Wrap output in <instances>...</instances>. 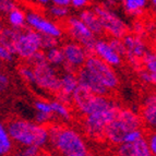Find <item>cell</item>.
<instances>
[{
	"label": "cell",
	"instance_id": "30bf717a",
	"mask_svg": "<svg viewBox=\"0 0 156 156\" xmlns=\"http://www.w3.org/2000/svg\"><path fill=\"white\" fill-rule=\"evenodd\" d=\"M123 42L127 47V58L129 65L133 70L141 71L143 69L142 58L147 51V47L144 42V37H141L136 34H127L123 37Z\"/></svg>",
	"mask_w": 156,
	"mask_h": 156
},
{
	"label": "cell",
	"instance_id": "7402d4cb",
	"mask_svg": "<svg viewBox=\"0 0 156 156\" xmlns=\"http://www.w3.org/2000/svg\"><path fill=\"white\" fill-rule=\"evenodd\" d=\"M7 19H8V23L11 27L16 30H23L26 23V14L21 10V9L16 8V10L11 11L9 14H7Z\"/></svg>",
	"mask_w": 156,
	"mask_h": 156
},
{
	"label": "cell",
	"instance_id": "d4e9b609",
	"mask_svg": "<svg viewBox=\"0 0 156 156\" xmlns=\"http://www.w3.org/2000/svg\"><path fill=\"white\" fill-rule=\"evenodd\" d=\"M19 74L25 82L30 84H35V71L30 65H23L19 67Z\"/></svg>",
	"mask_w": 156,
	"mask_h": 156
},
{
	"label": "cell",
	"instance_id": "d6a6232c",
	"mask_svg": "<svg viewBox=\"0 0 156 156\" xmlns=\"http://www.w3.org/2000/svg\"><path fill=\"white\" fill-rule=\"evenodd\" d=\"M34 107L36 112H44V114H48V115H52V107H51V103L50 101H44V99H38V101H35L34 103Z\"/></svg>",
	"mask_w": 156,
	"mask_h": 156
},
{
	"label": "cell",
	"instance_id": "681fc988",
	"mask_svg": "<svg viewBox=\"0 0 156 156\" xmlns=\"http://www.w3.org/2000/svg\"><path fill=\"white\" fill-rule=\"evenodd\" d=\"M89 156H92V155H91V154H90V155H89Z\"/></svg>",
	"mask_w": 156,
	"mask_h": 156
},
{
	"label": "cell",
	"instance_id": "9c48e42d",
	"mask_svg": "<svg viewBox=\"0 0 156 156\" xmlns=\"http://www.w3.org/2000/svg\"><path fill=\"white\" fill-rule=\"evenodd\" d=\"M42 49V34L27 26L26 30H21L16 43V56L27 60L35 52Z\"/></svg>",
	"mask_w": 156,
	"mask_h": 156
},
{
	"label": "cell",
	"instance_id": "f1b7e54d",
	"mask_svg": "<svg viewBox=\"0 0 156 156\" xmlns=\"http://www.w3.org/2000/svg\"><path fill=\"white\" fill-rule=\"evenodd\" d=\"M116 154H117V156H136L134 144L126 143V142L119 144V145H117Z\"/></svg>",
	"mask_w": 156,
	"mask_h": 156
},
{
	"label": "cell",
	"instance_id": "ee69618b",
	"mask_svg": "<svg viewBox=\"0 0 156 156\" xmlns=\"http://www.w3.org/2000/svg\"><path fill=\"white\" fill-rule=\"evenodd\" d=\"M135 2H136V5H138L139 8L143 9L146 5V3H147V0H135Z\"/></svg>",
	"mask_w": 156,
	"mask_h": 156
},
{
	"label": "cell",
	"instance_id": "e575fe53",
	"mask_svg": "<svg viewBox=\"0 0 156 156\" xmlns=\"http://www.w3.org/2000/svg\"><path fill=\"white\" fill-rule=\"evenodd\" d=\"M18 5L14 0H0V11L3 14H9L11 11L16 10Z\"/></svg>",
	"mask_w": 156,
	"mask_h": 156
},
{
	"label": "cell",
	"instance_id": "f907efd6",
	"mask_svg": "<svg viewBox=\"0 0 156 156\" xmlns=\"http://www.w3.org/2000/svg\"><path fill=\"white\" fill-rule=\"evenodd\" d=\"M155 94H156V93H155Z\"/></svg>",
	"mask_w": 156,
	"mask_h": 156
},
{
	"label": "cell",
	"instance_id": "ffe728a7",
	"mask_svg": "<svg viewBox=\"0 0 156 156\" xmlns=\"http://www.w3.org/2000/svg\"><path fill=\"white\" fill-rule=\"evenodd\" d=\"M13 143L14 141L11 138L5 125L2 123L0 126V155L8 156L13 151Z\"/></svg>",
	"mask_w": 156,
	"mask_h": 156
},
{
	"label": "cell",
	"instance_id": "7bdbcfd3",
	"mask_svg": "<svg viewBox=\"0 0 156 156\" xmlns=\"http://www.w3.org/2000/svg\"><path fill=\"white\" fill-rule=\"evenodd\" d=\"M118 1H119V0H105V5L112 8V7H115V5H117Z\"/></svg>",
	"mask_w": 156,
	"mask_h": 156
},
{
	"label": "cell",
	"instance_id": "ac0fdd59",
	"mask_svg": "<svg viewBox=\"0 0 156 156\" xmlns=\"http://www.w3.org/2000/svg\"><path fill=\"white\" fill-rule=\"evenodd\" d=\"M79 79L74 72H63L60 74V90L59 93H62L67 96L72 97L73 93L79 87Z\"/></svg>",
	"mask_w": 156,
	"mask_h": 156
},
{
	"label": "cell",
	"instance_id": "60d3db41",
	"mask_svg": "<svg viewBox=\"0 0 156 156\" xmlns=\"http://www.w3.org/2000/svg\"><path fill=\"white\" fill-rule=\"evenodd\" d=\"M87 3H89V0H72L71 5H73L76 9H81V8H84Z\"/></svg>",
	"mask_w": 156,
	"mask_h": 156
},
{
	"label": "cell",
	"instance_id": "74e56055",
	"mask_svg": "<svg viewBox=\"0 0 156 156\" xmlns=\"http://www.w3.org/2000/svg\"><path fill=\"white\" fill-rule=\"evenodd\" d=\"M133 31H134V34L139 35L141 37H144L146 33V29H145V24L141 23V22H134L133 24Z\"/></svg>",
	"mask_w": 156,
	"mask_h": 156
},
{
	"label": "cell",
	"instance_id": "484cf974",
	"mask_svg": "<svg viewBox=\"0 0 156 156\" xmlns=\"http://www.w3.org/2000/svg\"><path fill=\"white\" fill-rule=\"evenodd\" d=\"M134 146L136 156H154L153 152L151 151L150 145L147 143V139H141L139 142L134 143Z\"/></svg>",
	"mask_w": 156,
	"mask_h": 156
},
{
	"label": "cell",
	"instance_id": "d590c367",
	"mask_svg": "<svg viewBox=\"0 0 156 156\" xmlns=\"http://www.w3.org/2000/svg\"><path fill=\"white\" fill-rule=\"evenodd\" d=\"M16 54H13L12 51L7 49L5 47L0 46V58H1L2 61L11 63V62H13V60H14V57H16Z\"/></svg>",
	"mask_w": 156,
	"mask_h": 156
},
{
	"label": "cell",
	"instance_id": "7a4b0ae2",
	"mask_svg": "<svg viewBox=\"0 0 156 156\" xmlns=\"http://www.w3.org/2000/svg\"><path fill=\"white\" fill-rule=\"evenodd\" d=\"M14 143L21 147L37 146L43 148L49 143L48 127L30 120L14 118L5 125Z\"/></svg>",
	"mask_w": 156,
	"mask_h": 156
},
{
	"label": "cell",
	"instance_id": "7c38bea8",
	"mask_svg": "<svg viewBox=\"0 0 156 156\" xmlns=\"http://www.w3.org/2000/svg\"><path fill=\"white\" fill-rule=\"evenodd\" d=\"M26 23H27L29 27L35 30L36 32L43 34V35H50V36L57 37V38H60L63 35V31L61 29V26H59L57 23L50 21V20L45 19L39 13H27L26 14Z\"/></svg>",
	"mask_w": 156,
	"mask_h": 156
},
{
	"label": "cell",
	"instance_id": "3957f363",
	"mask_svg": "<svg viewBox=\"0 0 156 156\" xmlns=\"http://www.w3.org/2000/svg\"><path fill=\"white\" fill-rule=\"evenodd\" d=\"M142 117L138 112L130 108H120L117 116L108 125L105 132V139L112 144L119 145L123 143L125 136L134 129H139L142 126Z\"/></svg>",
	"mask_w": 156,
	"mask_h": 156
},
{
	"label": "cell",
	"instance_id": "52a82bcc",
	"mask_svg": "<svg viewBox=\"0 0 156 156\" xmlns=\"http://www.w3.org/2000/svg\"><path fill=\"white\" fill-rule=\"evenodd\" d=\"M107 34L116 38H123L128 34V25L122 19L115 13L112 8L105 5H99L94 7Z\"/></svg>",
	"mask_w": 156,
	"mask_h": 156
},
{
	"label": "cell",
	"instance_id": "f546056e",
	"mask_svg": "<svg viewBox=\"0 0 156 156\" xmlns=\"http://www.w3.org/2000/svg\"><path fill=\"white\" fill-rule=\"evenodd\" d=\"M123 7L125 10L127 11L129 14L134 16H140L143 13V9H140L135 2V0H122Z\"/></svg>",
	"mask_w": 156,
	"mask_h": 156
},
{
	"label": "cell",
	"instance_id": "5b68a950",
	"mask_svg": "<svg viewBox=\"0 0 156 156\" xmlns=\"http://www.w3.org/2000/svg\"><path fill=\"white\" fill-rule=\"evenodd\" d=\"M114 101H115L106 96L94 94L93 92L81 85H79V87L72 95V104L84 117L95 112L107 108Z\"/></svg>",
	"mask_w": 156,
	"mask_h": 156
},
{
	"label": "cell",
	"instance_id": "ba28073f",
	"mask_svg": "<svg viewBox=\"0 0 156 156\" xmlns=\"http://www.w3.org/2000/svg\"><path fill=\"white\" fill-rule=\"evenodd\" d=\"M85 67L101 81V83L109 91H112L119 84V78L114 70V67L105 62L96 55H90L85 62Z\"/></svg>",
	"mask_w": 156,
	"mask_h": 156
},
{
	"label": "cell",
	"instance_id": "277c9868",
	"mask_svg": "<svg viewBox=\"0 0 156 156\" xmlns=\"http://www.w3.org/2000/svg\"><path fill=\"white\" fill-rule=\"evenodd\" d=\"M120 108L121 106L118 103L114 101L107 108L85 116L83 120V128L85 134L94 140L105 138L107 127L117 116Z\"/></svg>",
	"mask_w": 156,
	"mask_h": 156
},
{
	"label": "cell",
	"instance_id": "4dcf8cb0",
	"mask_svg": "<svg viewBox=\"0 0 156 156\" xmlns=\"http://www.w3.org/2000/svg\"><path fill=\"white\" fill-rule=\"evenodd\" d=\"M109 44L112 45V48H114V49L116 50L120 56L126 57V55H127V47H126L125 42H123L122 38L112 37V38L109 39Z\"/></svg>",
	"mask_w": 156,
	"mask_h": 156
},
{
	"label": "cell",
	"instance_id": "7dc6e473",
	"mask_svg": "<svg viewBox=\"0 0 156 156\" xmlns=\"http://www.w3.org/2000/svg\"><path fill=\"white\" fill-rule=\"evenodd\" d=\"M152 3V8H153V11L156 13V0H151Z\"/></svg>",
	"mask_w": 156,
	"mask_h": 156
},
{
	"label": "cell",
	"instance_id": "8fae6325",
	"mask_svg": "<svg viewBox=\"0 0 156 156\" xmlns=\"http://www.w3.org/2000/svg\"><path fill=\"white\" fill-rule=\"evenodd\" d=\"M35 85L43 91L57 94L60 90V76L55 67L48 62L34 68Z\"/></svg>",
	"mask_w": 156,
	"mask_h": 156
},
{
	"label": "cell",
	"instance_id": "f6af8a7d",
	"mask_svg": "<svg viewBox=\"0 0 156 156\" xmlns=\"http://www.w3.org/2000/svg\"><path fill=\"white\" fill-rule=\"evenodd\" d=\"M151 84L156 85V72H151Z\"/></svg>",
	"mask_w": 156,
	"mask_h": 156
},
{
	"label": "cell",
	"instance_id": "b9f144b4",
	"mask_svg": "<svg viewBox=\"0 0 156 156\" xmlns=\"http://www.w3.org/2000/svg\"><path fill=\"white\" fill-rule=\"evenodd\" d=\"M52 5H61V7H69L72 3V0H50Z\"/></svg>",
	"mask_w": 156,
	"mask_h": 156
},
{
	"label": "cell",
	"instance_id": "1f68e13d",
	"mask_svg": "<svg viewBox=\"0 0 156 156\" xmlns=\"http://www.w3.org/2000/svg\"><path fill=\"white\" fill-rule=\"evenodd\" d=\"M144 138V133H143V130L139 128V129H134V130L130 131V132L128 133L127 135L125 136V140L123 142L126 143H131V144H134L136 142L141 140V139Z\"/></svg>",
	"mask_w": 156,
	"mask_h": 156
},
{
	"label": "cell",
	"instance_id": "bcb514c9",
	"mask_svg": "<svg viewBox=\"0 0 156 156\" xmlns=\"http://www.w3.org/2000/svg\"><path fill=\"white\" fill-rule=\"evenodd\" d=\"M34 1H36V2L41 3V5H47V3L49 2L50 0H34Z\"/></svg>",
	"mask_w": 156,
	"mask_h": 156
},
{
	"label": "cell",
	"instance_id": "cb8c5ba5",
	"mask_svg": "<svg viewBox=\"0 0 156 156\" xmlns=\"http://www.w3.org/2000/svg\"><path fill=\"white\" fill-rule=\"evenodd\" d=\"M12 156H48L41 147L29 146V147H20L16 150Z\"/></svg>",
	"mask_w": 156,
	"mask_h": 156
},
{
	"label": "cell",
	"instance_id": "4316f807",
	"mask_svg": "<svg viewBox=\"0 0 156 156\" xmlns=\"http://www.w3.org/2000/svg\"><path fill=\"white\" fill-rule=\"evenodd\" d=\"M48 12L52 18L57 19V20H61L65 19L69 16V9L68 7H61V5H52L51 7H49Z\"/></svg>",
	"mask_w": 156,
	"mask_h": 156
},
{
	"label": "cell",
	"instance_id": "9a60e30c",
	"mask_svg": "<svg viewBox=\"0 0 156 156\" xmlns=\"http://www.w3.org/2000/svg\"><path fill=\"white\" fill-rule=\"evenodd\" d=\"M94 55H96L105 62L112 67H119L122 63V56H120L109 44V41L106 39H97L94 49Z\"/></svg>",
	"mask_w": 156,
	"mask_h": 156
},
{
	"label": "cell",
	"instance_id": "f35d334b",
	"mask_svg": "<svg viewBox=\"0 0 156 156\" xmlns=\"http://www.w3.org/2000/svg\"><path fill=\"white\" fill-rule=\"evenodd\" d=\"M147 143L150 145L151 151L153 152L154 156H156V130L150 133V135L147 136Z\"/></svg>",
	"mask_w": 156,
	"mask_h": 156
},
{
	"label": "cell",
	"instance_id": "d6986e66",
	"mask_svg": "<svg viewBox=\"0 0 156 156\" xmlns=\"http://www.w3.org/2000/svg\"><path fill=\"white\" fill-rule=\"evenodd\" d=\"M21 30H16L13 27H3L1 30V36H0V46L5 47L7 49L12 51L13 54L16 55V43L18 39L19 35H20Z\"/></svg>",
	"mask_w": 156,
	"mask_h": 156
},
{
	"label": "cell",
	"instance_id": "603a6c76",
	"mask_svg": "<svg viewBox=\"0 0 156 156\" xmlns=\"http://www.w3.org/2000/svg\"><path fill=\"white\" fill-rule=\"evenodd\" d=\"M51 107H52V114L54 116L58 117L59 119L63 121H70L71 120V112L68 108V106L59 101H51Z\"/></svg>",
	"mask_w": 156,
	"mask_h": 156
},
{
	"label": "cell",
	"instance_id": "44dd1931",
	"mask_svg": "<svg viewBox=\"0 0 156 156\" xmlns=\"http://www.w3.org/2000/svg\"><path fill=\"white\" fill-rule=\"evenodd\" d=\"M46 58L47 61L49 65H51L52 67L59 68L63 67L66 62V57H65V52L62 50V47H54L51 49L46 50Z\"/></svg>",
	"mask_w": 156,
	"mask_h": 156
},
{
	"label": "cell",
	"instance_id": "4fadbf2b",
	"mask_svg": "<svg viewBox=\"0 0 156 156\" xmlns=\"http://www.w3.org/2000/svg\"><path fill=\"white\" fill-rule=\"evenodd\" d=\"M62 50L65 52L66 62L72 66L76 71L85 66L86 60L90 56L85 48L74 41L65 43L62 46Z\"/></svg>",
	"mask_w": 156,
	"mask_h": 156
},
{
	"label": "cell",
	"instance_id": "5bb4252c",
	"mask_svg": "<svg viewBox=\"0 0 156 156\" xmlns=\"http://www.w3.org/2000/svg\"><path fill=\"white\" fill-rule=\"evenodd\" d=\"M76 76H78L80 85L90 90L94 94L106 96L107 94L109 93V90L107 89L106 86L101 83V81L91 70H89L85 66L79 69L78 72H76Z\"/></svg>",
	"mask_w": 156,
	"mask_h": 156
},
{
	"label": "cell",
	"instance_id": "ab89813d",
	"mask_svg": "<svg viewBox=\"0 0 156 156\" xmlns=\"http://www.w3.org/2000/svg\"><path fill=\"white\" fill-rule=\"evenodd\" d=\"M9 84H10L9 78L5 76V73H1V76H0V91L5 92L9 87Z\"/></svg>",
	"mask_w": 156,
	"mask_h": 156
},
{
	"label": "cell",
	"instance_id": "836d02e7",
	"mask_svg": "<svg viewBox=\"0 0 156 156\" xmlns=\"http://www.w3.org/2000/svg\"><path fill=\"white\" fill-rule=\"evenodd\" d=\"M58 42H59V38L54 36H50V35H43L42 34V49L43 50H48L51 49L54 47L58 46Z\"/></svg>",
	"mask_w": 156,
	"mask_h": 156
},
{
	"label": "cell",
	"instance_id": "8992f818",
	"mask_svg": "<svg viewBox=\"0 0 156 156\" xmlns=\"http://www.w3.org/2000/svg\"><path fill=\"white\" fill-rule=\"evenodd\" d=\"M66 24H67L68 34L72 38V41L82 45L89 55H94L97 38L96 35L87 27V25L79 16L68 18Z\"/></svg>",
	"mask_w": 156,
	"mask_h": 156
},
{
	"label": "cell",
	"instance_id": "2e32d148",
	"mask_svg": "<svg viewBox=\"0 0 156 156\" xmlns=\"http://www.w3.org/2000/svg\"><path fill=\"white\" fill-rule=\"evenodd\" d=\"M143 122L153 130H156V94L146 96L141 108Z\"/></svg>",
	"mask_w": 156,
	"mask_h": 156
},
{
	"label": "cell",
	"instance_id": "8d00e7d4",
	"mask_svg": "<svg viewBox=\"0 0 156 156\" xmlns=\"http://www.w3.org/2000/svg\"><path fill=\"white\" fill-rule=\"evenodd\" d=\"M52 115H48V114H44V112H36V115H35V122L39 123V125H47V123L49 122L50 120L52 119Z\"/></svg>",
	"mask_w": 156,
	"mask_h": 156
},
{
	"label": "cell",
	"instance_id": "e0dca14e",
	"mask_svg": "<svg viewBox=\"0 0 156 156\" xmlns=\"http://www.w3.org/2000/svg\"><path fill=\"white\" fill-rule=\"evenodd\" d=\"M79 18L87 25V27H89L96 36H99V35H101V34L105 32L101 19L97 16V13L95 12L94 9H85V10H82L80 12V14H79Z\"/></svg>",
	"mask_w": 156,
	"mask_h": 156
},
{
	"label": "cell",
	"instance_id": "c3c4849f",
	"mask_svg": "<svg viewBox=\"0 0 156 156\" xmlns=\"http://www.w3.org/2000/svg\"><path fill=\"white\" fill-rule=\"evenodd\" d=\"M155 42H156V33H155Z\"/></svg>",
	"mask_w": 156,
	"mask_h": 156
},
{
	"label": "cell",
	"instance_id": "6da1fadb",
	"mask_svg": "<svg viewBox=\"0 0 156 156\" xmlns=\"http://www.w3.org/2000/svg\"><path fill=\"white\" fill-rule=\"evenodd\" d=\"M49 144L61 156H89V147L80 132L70 127L52 123L48 127Z\"/></svg>",
	"mask_w": 156,
	"mask_h": 156
},
{
	"label": "cell",
	"instance_id": "83f0119b",
	"mask_svg": "<svg viewBox=\"0 0 156 156\" xmlns=\"http://www.w3.org/2000/svg\"><path fill=\"white\" fill-rule=\"evenodd\" d=\"M26 61H27V65L32 66L33 68L43 65V63L48 62V61H47V58H46V52H45V50H43V49L35 52V54H34L31 58H29Z\"/></svg>",
	"mask_w": 156,
	"mask_h": 156
}]
</instances>
